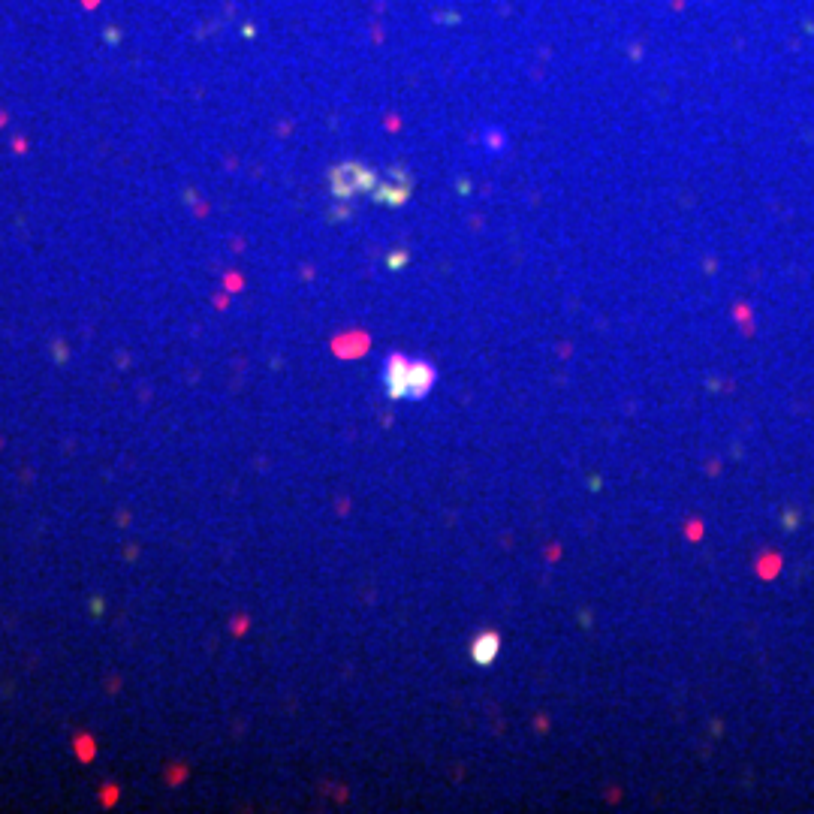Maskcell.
Listing matches in <instances>:
<instances>
[{
    "instance_id": "6da1fadb",
    "label": "cell",
    "mask_w": 814,
    "mask_h": 814,
    "mask_svg": "<svg viewBox=\"0 0 814 814\" xmlns=\"http://www.w3.org/2000/svg\"><path fill=\"white\" fill-rule=\"evenodd\" d=\"M438 380L435 365L423 362V359H407V356H389L386 368H383V383L389 398L398 401H420L432 392Z\"/></svg>"
},
{
    "instance_id": "7a4b0ae2",
    "label": "cell",
    "mask_w": 814,
    "mask_h": 814,
    "mask_svg": "<svg viewBox=\"0 0 814 814\" xmlns=\"http://www.w3.org/2000/svg\"><path fill=\"white\" fill-rule=\"evenodd\" d=\"M371 181H374L371 172L362 169V166H341L335 172V190H338V196H353V193L365 190Z\"/></svg>"
},
{
    "instance_id": "3957f363",
    "label": "cell",
    "mask_w": 814,
    "mask_h": 814,
    "mask_svg": "<svg viewBox=\"0 0 814 814\" xmlns=\"http://www.w3.org/2000/svg\"><path fill=\"white\" fill-rule=\"evenodd\" d=\"M498 652H501V640H498V634H492V631L480 634V637L474 640V646H471V658H474V664H480V667H489V664L498 658Z\"/></svg>"
}]
</instances>
